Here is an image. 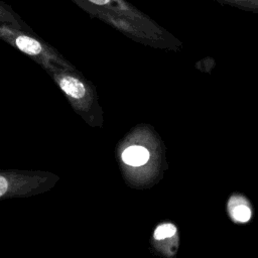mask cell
<instances>
[{"label":"cell","instance_id":"cell-3","mask_svg":"<svg viewBox=\"0 0 258 258\" xmlns=\"http://www.w3.org/2000/svg\"><path fill=\"white\" fill-rule=\"evenodd\" d=\"M0 23L14 26L29 33H35L32 28L20 17V15L3 0H0Z\"/></svg>","mask_w":258,"mask_h":258},{"label":"cell","instance_id":"cell-2","mask_svg":"<svg viewBox=\"0 0 258 258\" xmlns=\"http://www.w3.org/2000/svg\"><path fill=\"white\" fill-rule=\"evenodd\" d=\"M48 75L51 76L55 84H57L72 103L84 107L94 102V88L77 68L68 70L56 67L52 69Z\"/></svg>","mask_w":258,"mask_h":258},{"label":"cell","instance_id":"cell-5","mask_svg":"<svg viewBox=\"0 0 258 258\" xmlns=\"http://www.w3.org/2000/svg\"><path fill=\"white\" fill-rule=\"evenodd\" d=\"M224 5L258 14V0H214Z\"/></svg>","mask_w":258,"mask_h":258},{"label":"cell","instance_id":"cell-8","mask_svg":"<svg viewBox=\"0 0 258 258\" xmlns=\"http://www.w3.org/2000/svg\"><path fill=\"white\" fill-rule=\"evenodd\" d=\"M195 67H196V69H199L202 72L210 74L212 72V70L216 67V60L212 56H206V57L200 59L199 61H197Z\"/></svg>","mask_w":258,"mask_h":258},{"label":"cell","instance_id":"cell-4","mask_svg":"<svg viewBox=\"0 0 258 258\" xmlns=\"http://www.w3.org/2000/svg\"><path fill=\"white\" fill-rule=\"evenodd\" d=\"M149 151L145 147L139 145L129 146L122 152V160L126 164L132 166L145 164L149 160Z\"/></svg>","mask_w":258,"mask_h":258},{"label":"cell","instance_id":"cell-6","mask_svg":"<svg viewBox=\"0 0 258 258\" xmlns=\"http://www.w3.org/2000/svg\"><path fill=\"white\" fill-rule=\"evenodd\" d=\"M231 216L236 222L245 223L251 218V210L245 204H237L231 208Z\"/></svg>","mask_w":258,"mask_h":258},{"label":"cell","instance_id":"cell-9","mask_svg":"<svg viewBox=\"0 0 258 258\" xmlns=\"http://www.w3.org/2000/svg\"><path fill=\"white\" fill-rule=\"evenodd\" d=\"M8 189V181L7 179L0 175V197H2Z\"/></svg>","mask_w":258,"mask_h":258},{"label":"cell","instance_id":"cell-1","mask_svg":"<svg viewBox=\"0 0 258 258\" xmlns=\"http://www.w3.org/2000/svg\"><path fill=\"white\" fill-rule=\"evenodd\" d=\"M0 39L29 56L47 74L56 67L68 70L76 69L55 47L44 41L36 33H29L14 26L0 23Z\"/></svg>","mask_w":258,"mask_h":258},{"label":"cell","instance_id":"cell-7","mask_svg":"<svg viewBox=\"0 0 258 258\" xmlns=\"http://www.w3.org/2000/svg\"><path fill=\"white\" fill-rule=\"evenodd\" d=\"M176 232V227L171 223H164L156 227L153 233V237L156 240H163L168 237H172Z\"/></svg>","mask_w":258,"mask_h":258}]
</instances>
